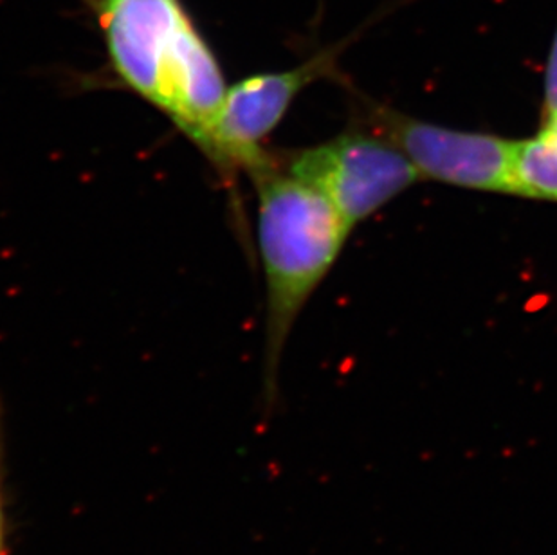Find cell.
Wrapping results in <instances>:
<instances>
[{
	"label": "cell",
	"instance_id": "1",
	"mask_svg": "<svg viewBox=\"0 0 557 555\" xmlns=\"http://www.w3.org/2000/svg\"><path fill=\"white\" fill-rule=\"evenodd\" d=\"M106 44L112 73L211 158L226 96L219 58L183 0H82Z\"/></svg>",
	"mask_w": 557,
	"mask_h": 555
},
{
	"label": "cell",
	"instance_id": "2",
	"mask_svg": "<svg viewBox=\"0 0 557 555\" xmlns=\"http://www.w3.org/2000/svg\"><path fill=\"white\" fill-rule=\"evenodd\" d=\"M248 177L257 189L258 255L265 282L263 381L273 403L290 332L352 231L320 189L284 166L280 153L268 150Z\"/></svg>",
	"mask_w": 557,
	"mask_h": 555
},
{
	"label": "cell",
	"instance_id": "3",
	"mask_svg": "<svg viewBox=\"0 0 557 555\" xmlns=\"http://www.w3.org/2000/svg\"><path fill=\"white\" fill-rule=\"evenodd\" d=\"M280 159L331 200L350 231L422 181L399 148L361 123L321 145L282 152Z\"/></svg>",
	"mask_w": 557,
	"mask_h": 555
},
{
	"label": "cell",
	"instance_id": "4",
	"mask_svg": "<svg viewBox=\"0 0 557 555\" xmlns=\"http://www.w3.org/2000/svg\"><path fill=\"white\" fill-rule=\"evenodd\" d=\"M359 123L405 153L422 181L485 194L515 195L516 141L490 132L458 131L361 100Z\"/></svg>",
	"mask_w": 557,
	"mask_h": 555
},
{
	"label": "cell",
	"instance_id": "5",
	"mask_svg": "<svg viewBox=\"0 0 557 555\" xmlns=\"http://www.w3.org/2000/svg\"><path fill=\"white\" fill-rule=\"evenodd\" d=\"M348 40L321 49L295 67L258 73L227 85L211 131V158L226 184L249 173L265 158L263 141L284 121L298 96L310 85L337 74V58Z\"/></svg>",
	"mask_w": 557,
	"mask_h": 555
},
{
	"label": "cell",
	"instance_id": "6",
	"mask_svg": "<svg viewBox=\"0 0 557 555\" xmlns=\"http://www.w3.org/2000/svg\"><path fill=\"white\" fill-rule=\"evenodd\" d=\"M515 195L557 202V120L542 121L536 136L516 141Z\"/></svg>",
	"mask_w": 557,
	"mask_h": 555
},
{
	"label": "cell",
	"instance_id": "7",
	"mask_svg": "<svg viewBox=\"0 0 557 555\" xmlns=\"http://www.w3.org/2000/svg\"><path fill=\"white\" fill-rule=\"evenodd\" d=\"M557 120V22L543 78V121Z\"/></svg>",
	"mask_w": 557,
	"mask_h": 555
},
{
	"label": "cell",
	"instance_id": "8",
	"mask_svg": "<svg viewBox=\"0 0 557 555\" xmlns=\"http://www.w3.org/2000/svg\"><path fill=\"white\" fill-rule=\"evenodd\" d=\"M0 431H2V406H0ZM4 552V508H2V477H0V555Z\"/></svg>",
	"mask_w": 557,
	"mask_h": 555
}]
</instances>
